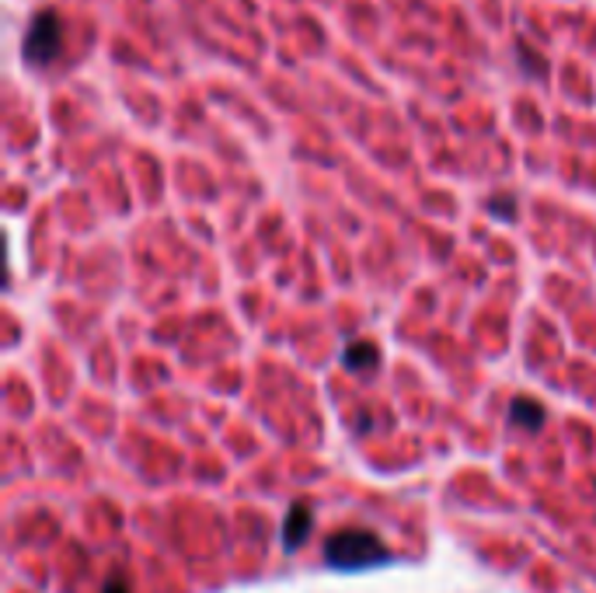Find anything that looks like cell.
<instances>
[{
  "mask_svg": "<svg viewBox=\"0 0 596 593\" xmlns=\"http://www.w3.org/2000/svg\"><path fill=\"white\" fill-rule=\"evenodd\" d=\"M387 559V545L366 527H342L325 537V562L335 569H370Z\"/></svg>",
  "mask_w": 596,
  "mask_h": 593,
  "instance_id": "cell-1",
  "label": "cell"
},
{
  "mask_svg": "<svg viewBox=\"0 0 596 593\" xmlns=\"http://www.w3.org/2000/svg\"><path fill=\"white\" fill-rule=\"evenodd\" d=\"M510 419L519 430H541L545 426V405L534 398H513L510 405Z\"/></svg>",
  "mask_w": 596,
  "mask_h": 593,
  "instance_id": "cell-4",
  "label": "cell"
},
{
  "mask_svg": "<svg viewBox=\"0 0 596 593\" xmlns=\"http://www.w3.org/2000/svg\"><path fill=\"white\" fill-rule=\"evenodd\" d=\"M105 593H129V583H122V580H112V583L105 586Z\"/></svg>",
  "mask_w": 596,
  "mask_h": 593,
  "instance_id": "cell-6",
  "label": "cell"
},
{
  "mask_svg": "<svg viewBox=\"0 0 596 593\" xmlns=\"http://www.w3.org/2000/svg\"><path fill=\"white\" fill-rule=\"evenodd\" d=\"M307 534H311V510L304 503H293L290 513H287V521H283V545H287V551L301 548L307 542Z\"/></svg>",
  "mask_w": 596,
  "mask_h": 593,
  "instance_id": "cell-3",
  "label": "cell"
},
{
  "mask_svg": "<svg viewBox=\"0 0 596 593\" xmlns=\"http://www.w3.org/2000/svg\"><path fill=\"white\" fill-rule=\"evenodd\" d=\"M63 46V22L56 18L52 11H43L32 18L28 25V35H25V60L35 63V67H46L49 60H56V53Z\"/></svg>",
  "mask_w": 596,
  "mask_h": 593,
  "instance_id": "cell-2",
  "label": "cell"
},
{
  "mask_svg": "<svg viewBox=\"0 0 596 593\" xmlns=\"http://www.w3.org/2000/svg\"><path fill=\"white\" fill-rule=\"evenodd\" d=\"M346 367L349 370H374L377 363H381V349L374 346V342H366V339H360V342H352L349 349H346Z\"/></svg>",
  "mask_w": 596,
  "mask_h": 593,
  "instance_id": "cell-5",
  "label": "cell"
}]
</instances>
